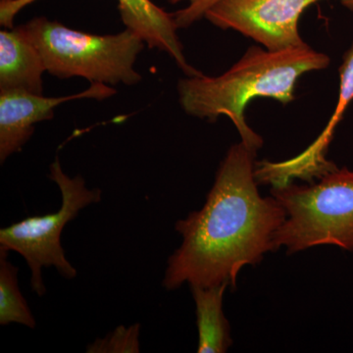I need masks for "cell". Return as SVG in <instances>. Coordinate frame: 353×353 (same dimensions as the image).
I'll use <instances>...</instances> for the list:
<instances>
[{
	"mask_svg": "<svg viewBox=\"0 0 353 353\" xmlns=\"http://www.w3.org/2000/svg\"><path fill=\"white\" fill-rule=\"evenodd\" d=\"M256 152L245 143L232 145L221 162L203 208L176 223L180 248L169 257L163 287L236 288L245 265L259 264L274 252V234L285 222L275 197H262L255 178Z\"/></svg>",
	"mask_w": 353,
	"mask_h": 353,
	"instance_id": "1",
	"label": "cell"
},
{
	"mask_svg": "<svg viewBox=\"0 0 353 353\" xmlns=\"http://www.w3.org/2000/svg\"><path fill=\"white\" fill-rule=\"evenodd\" d=\"M330 57L305 46L283 51L252 46L227 72L218 77H188L179 82L181 105L185 113L214 122L227 116L241 141L257 150L263 139L246 124V105L257 97H269L285 104L296 99L299 77L327 68Z\"/></svg>",
	"mask_w": 353,
	"mask_h": 353,
	"instance_id": "2",
	"label": "cell"
},
{
	"mask_svg": "<svg viewBox=\"0 0 353 353\" xmlns=\"http://www.w3.org/2000/svg\"><path fill=\"white\" fill-rule=\"evenodd\" d=\"M272 196L285 209V222L274 234V248L289 255L317 245L353 250V171L334 170L312 185H274Z\"/></svg>",
	"mask_w": 353,
	"mask_h": 353,
	"instance_id": "3",
	"label": "cell"
},
{
	"mask_svg": "<svg viewBox=\"0 0 353 353\" xmlns=\"http://www.w3.org/2000/svg\"><path fill=\"white\" fill-rule=\"evenodd\" d=\"M24 27L51 75L83 77L92 83L109 85H130L141 81L134 65L145 43L131 30L97 36L46 17L34 18Z\"/></svg>",
	"mask_w": 353,
	"mask_h": 353,
	"instance_id": "4",
	"label": "cell"
},
{
	"mask_svg": "<svg viewBox=\"0 0 353 353\" xmlns=\"http://www.w3.org/2000/svg\"><path fill=\"white\" fill-rule=\"evenodd\" d=\"M50 178L61 192L59 210L25 218L0 230V248L8 252L12 250L24 257L32 271V289L39 296L46 292L41 276L43 267L54 266L64 278H76V268L67 260L61 245L62 231L82 209L101 199V190L87 189L82 176L70 178L62 170L58 159L51 164Z\"/></svg>",
	"mask_w": 353,
	"mask_h": 353,
	"instance_id": "5",
	"label": "cell"
},
{
	"mask_svg": "<svg viewBox=\"0 0 353 353\" xmlns=\"http://www.w3.org/2000/svg\"><path fill=\"white\" fill-rule=\"evenodd\" d=\"M320 0H219L204 14L223 30H234L271 51L307 46L299 32L306 8ZM353 10V0H341Z\"/></svg>",
	"mask_w": 353,
	"mask_h": 353,
	"instance_id": "6",
	"label": "cell"
},
{
	"mask_svg": "<svg viewBox=\"0 0 353 353\" xmlns=\"http://www.w3.org/2000/svg\"><path fill=\"white\" fill-rule=\"evenodd\" d=\"M106 83H92L90 88L67 97H46L24 90H0V161L19 152L31 138L34 125L52 119L54 109L76 99H104L115 94Z\"/></svg>",
	"mask_w": 353,
	"mask_h": 353,
	"instance_id": "7",
	"label": "cell"
},
{
	"mask_svg": "<svg viewBox=\"0 0 353 353\" xmlns=\"http://www.w3.org/2000/svg\"><path fill=\"white\" fill-rule=\"evenodd\" d=\"M353 101V43L343 57L340 68V92L336 110L330 118L328 124L318 139L307 150L292 159L282 162H271L268 160L255 165V178L257 183H272L282 185L292 182V179L311 182L314 178L336 168L333 162L326 159L328 146L333 139L336 127L341 122L343 114Z\"/></svg>",
	"mask_w": 353,
	"mask_h": 353,
	"instance_id": "8",
	"label": "cell"
},
{
	"mask_svg": "<svg viewBox=\"0 0 353 353\" xmlns=\"http://www.w3.org/2000/svg\"><path fill=\"white\" fill-rule=\"evenodd\" d=\"M38 0H9L0 2V24L12 29L16 15ZM121 19L126 29L139 34L150 48L165 51L187 77L201 75V72L188 63L183 46L176 34L179 29L173 13L166 12L152 0H117Z\"/></svg>",
	"mask_w": 353,
	"mask_h": 353,
	"instance_id": "9",
	"label": "cell"
},
{
	"mask_svg": "<svg viewBox=\"0 0 353 353\" xmlns=\"http://www.w3.org/2000/svg\"><path fill=\"white\" fill-rule=\"evenodd\" d=\"M43 57L24 25L0 32V90L43 94Z\"/></svg>",
	"mask_w": 353,
	"mask_h": 353,
	"instance_id": "10",
	"label": "cell"
},
{
	"mask_svg": "<svg viewBox=\"0 0 353 353\" xmlns=\"http://www.w3.org/2000/svg\"><path fill=\"white\" fill-rule=\"evenodd\" d=\"M229 285L190 287L196 306L199 353H224L233 345L231 327L223 311L224 292Z\"/></svg>",
	"mask_w": 353,
	"mask_h": 353,
	"instance_id": "11",
	"label": "cell"
},
{
	"mask_svg": "<svg viewBox=\"0 0 353 353\" xmlns=\"http://www.w3.org/2000/svg\"><path fill=\"white\" fill-rule=\"evenodd\" d=\"M8 252L0 248V324L19 323L36 328V320L18 287V268L7 260Z\"/></svg>",
	"mask_w": 353,
	"mask_h": 353,
	"instance_id": "12",
	"label": "cell"
},
{
	"mask_svg": "<svg viewBox=\"0 0 353 353\" xmlns=\"http://www.w3.org/2000/svg\"><path fill=\"white\" fill-rule=\"evenodd\" d=\"M139 324L130 328L118 327L103 340H97L88 345V352H139Z\"/></svg>",
	"mask_w": 353,
	"mask_h": 353,
	"instance_id": "13",
	"label": "cell"
},
{
	"mask_svg": "<svg viewBox=\"0 0 353 353\" xmlns=\"http://www.w3.org/2000/svg\"><path fill=\"white\" fill-rule=\"evenodd\" d=\"M172 4L187 1L185 8L173 13L174 19L178 28H188L196 21L204 18V14L219 0H168Z\"/></svg>",
	"mask_w": 353,
	"mask_h": 353,
	"instance_id": "14",
	"label": "cell"
},
{
	"mask_svg": "<svg viewBox=\"0 0 353 353\" xmlns=\"http://www.w3.org/2000/svg\"><path fill=\"white\" fill-rule=\"evenodd\" d=\"M6 1H9V0H0V2H6Z\"/></svg>",
	"mask_w": 353,
	"mask_h": 353,
	"instance_id": "15",
	"label": "cell"
}]
</instances>
